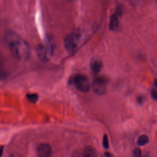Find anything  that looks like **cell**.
<instances>
[{"label": "cell", "instance_id": "1", "mask_svg": "<svg viewBox=\"0 0 157 157\" xmlns=\"http://www.w3.org/2000/svg\"><path fill=\"white\" fill-rule=\"evenodd\" d=\"M4 40L14 58L18 59H26L29 58V45L17 33L11 30L7 31L4 34Z\"/></svg>", "mask_w": 157, "mask_h": 157}, {"label": "cell", "instance_id": "2", "mask_svg": "<svg viewBox=\"0 0 157 157\" xmlns=\"http://www.w3.org/2000/svg\"><path fill=\"white\" fill-rule=\"evenodd\" d=\"M72 83L75 87L82 93H86L89 91L90 84L88 77L81 74H77L72 78Z\"/></svg>", "mask_w": 157, "mask_h": 157}, {"label": "cell", "instance_id": "3", "mask_svg": "<svg viewBox=\"0 0 157 157\" xmlns=\"http://www.w3.org/2000/svg\"><path fill=\"white\" fill-rule=\"evenodd\" d=\"M80 39V34L78 32L74 31L67 34L64 39L65 48L70 52L74 50L78 44Z\"/></svg>", "mask_w": 157, "mask_h": 157}, {"label": "cell", "instance_id": "4", "mask_svg": "<svg viewBox=\"0 0 157 157\" xmlns=\"http://www.w3.org/2000/svg\"><path fill=\"white\" fill-rule=\"evenodd\" d=\"M108 80L103 76L96 77L92 83V88L94 92L98 95L104 94L107 91Z\"/></svg>", "mask_w": 157, "mask_h": 157}, {"label": "cell", "instance_id": "5", "mask_svg": "<svg viewBox=\"0 0 157 157\" xmlns=\"http://www.w3.org/2000/svg\"><path fill=\"white\" fill-rule=\"evenodd\" d=\"M36 52L37 57L44 62L47 61L48 60V54H52L48 48H46L42 44H38L36 46Z\"/></svg>", "mask_w": 157, "mask_h": 157}, {"label": "cell", "instance_id": "6", "mask_svg": "<svg viewBox=\"0 0 157 157\" xmlns=\"http://www.w3.org/2000/svg\"><path fill=\"white\" fill-rule=\"evenodd\" d=\"M37 153L39 157H50L52 153V147L47 143H42L38 145Z\"/></svg>", "mask_w": 157, "mask_h": 157}, {"label": "cell", "instance_id": "7", "mask_svg": "<svg viewBox=\"0 0 157 157\" xmlns=\"http://www.w3.org/2000/svg\"><path fill=\"white\" fill-rule=\"evenodd\" d=\"M90 69L91 71L94 74L99 73L102 68L103 64L102 59L99 56L93 57L90 61Z\"/></svg>", "mask_w": 157, "mask_h": 157}, {"label": "cell", "instance_id": "8", "mask_svg": "<svg viewBox=\"0 0 157 157\" xmlns=\"http://www.w3.org/2000/svg\"><path fill=\"white\" fill-rule=\"evenodd\" d=\"M119 26V20L118 15L114 13L112 15L110 19L109 23V29L112 31H117Z\"/></svg>", "mask_w": 157, "mask_h": 157}, {"label": "cell", "instance_id": "9", "mask_svg": "<svg viewBox=\"0 0 157 157\" xmlns=\"http://www.w3.org/2000/svg\"><path fill=\"white\" fill-rule=\"evenodd\" d=\"M82 157H97V154L94 149L90 147H86L83 150Z\"/></svg>", "mask_w": 157, "mask_h": 157}, {"label": "cell", "instance_id": "10", "mask_svg": "<svg viewBox=\"0 0 157 157\" xmlns=\"http://www.w3.org/2000/svg\"><path fill=\"white\" fill-rule=\"evenodd\" d=\"M149 141L148 137L145 134H142L137 139V144L139 146H144L146 145Z\"/></svg>", "mask_w": 157, "mask_h": 157}, {"label": "cell", "instance_id": "11", "mask_svg": "<svg viewBox=\"0 0 157 157\" xmlns=\"http://www.w3.org/2000/svg\"><path fill=\"white\" fill-rule=\"evenodd\" d=\"M26 97L27 98V99L31 103H36L39 98L38 94H36V93H28L26 95Z\"/></svg>", "mask_w": 157, "mask_h": 157}, {"label": "cell", "instance_id": "12", "mask_svg": "<svg viewBox=\"0 0 157 157\" xmlns=\"http://www.w3.org/2000/svg\"><path fill=\"white\" fill-rule=\"evenodd\" d=\"M102 145L104 146V147L106 149L109 148V139H108V137L107 136L106 134H105L103 137V139H102Z\"/></svg>", "mask_w": 157, "mask_h": 157}, {"label": "cell", "instance_id": "13", "mask_svg": "<svg viewBox=\"0 0 157 157\" xmlns=\"http://www.w3.org/2000/svg\"><path fill=\"white\" fill-rule=\"evenodd\" d=\"M134 157H142V151L139 148H136L133 151Z\"/></svg>", "mask_w": 157, "mask_h": 157}, {"label": "cell", "instance_id": "14", "mask_svg": "<svg viewBox=\"0 0 157 157\" xmlns=\"http://www.w3.org/2000/svg\"><path fill=\"white\" fill-rule=\"evenodd\" d=\"M151 94L152 96V97L156 99L157 101V90H153L151 91Z\"/></svg>", "mask_w": 157, "mask_h": 157}, {"label": "cell", "instance_id": "15", "mask_svg": "<svg viewBox=\"0 0 157 157\" xmlns=\"http://www.w3.org/2000/svg\"><path fill=\"white\" fill-rule=\"evenodd\" d=\"M142 157H150V155H148V154H145V155H144L142 156Z\"/></svg>", "mask_w": 157, "mask_h": 157}, {"label": "cell", "instance_id": "16", "mask_svg": "<svg viewBox=\"0 0 157 157\" xmlns=\"http://www.w3.org/2000/svg\"><path fill=\"white\" fill-rule=\"evenodd\" d=\"M155 86L157 87V79L155 80Z\"/></svg>", "mask_w": 157, "mask_h": 157}]
</instances>
